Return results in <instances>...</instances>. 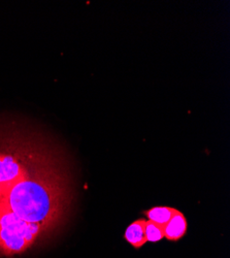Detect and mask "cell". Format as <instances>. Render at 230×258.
<instances>
[{
    "mask_svg": "<svg viewBox=\"0 0 230 258\" xmlns=\"http://www.w3.org/2000/svg\"><path fill=\"white\" fill-rule=\"evenodd\" d=\"M52 158L0 195L19 218L39 224L51 234L64 221L70 203L66 178Z\"/></svg>",
    "mask_w": 230,
    "mask_h": 258,
    "instance_id": "obj_1",
    "label": "cell"
},
{
    "mask_svg": "<svg viewBox=\"0 0 230 258\" xmlns=\"http://www.w3.org/2000/svg\"><path fill=\"white\" fill-rule=\"evenodd\" d=\"M50 235L41 225L19 218L0 198V256L23 254Z\"/></svg>",
    "mask_w": 230,
    "mask_h": 258,
    "instance_id": "obj_2",
    "label": "cell"
},
{
    "mask_svg": "<svg viewBox=\"0 0 230 258\" xmlns=\"http://www.w3.org/2000/svg\"><path fill=\"white\" fill-rule=\"evenodd\" d=\"M187 228H188V223H187L185 215L179 210H177V212L174 214V216L171 218V220L163 227L164 238L167 241L178 242L182 238H184L187 232Z\"/></svg>",
    "mask_w": 230,
    "mask_h": 258,
    "instance_id": "obj_3",
    "label": "cell"
},
{
    "mask_svg": "<svg viewBox=\"0 0 230 258\" xmlns=\"http://www.w3.org/2000/svg\"><path fill=\"white\" fill-rule=\"evenodd\" d=\"M145 221L144 219H137L129 226L127 229L125 230L124 233V239L126 240V242L132 246L134 249H140L143 247L145 244H147V239H145Z\"/></svg>",
    "mask_w": 230,
    "mask_h": 258,
    "instance_id": "obj_4",
    "label": "cell"
},
{
    "mask_svg": "<svg viewBox=\"0 0 230 258\" xmlns=\"http://www.w3.org/2000/svg\"><path fill=\"white\" fill-rule=\"evenodd\" d=\"M176 212L177 209L171 207H154L144 211L143 215L148 218L149 221H152L159 226L164 227L166 223L174 216Z\"/></svg>",
    "mask_w": 230,
    "mask_h": 258,
    "instance_id": "obj_5",
    "label": "cell"
},
{
    "mask_svg": "<svg viewBox=\"0 0 230 258\" xmlns=\"http://www.w3.org/2000/svg\"><path fill=\"white\" fill-rule=\"evenodd\" d=\"M145 239H147V242L150 243H158L162 239H164V232H163V227L159 226L158 224L147 220L145 221Z\"/></svg>",
    "mask_w": 230,
    "mask_h": 258,
    "instance_id": "obj_6",
    "label": "cell"
}]
</instances>
